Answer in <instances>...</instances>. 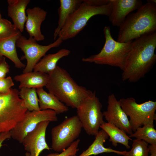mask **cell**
I'll return each instance as SVG.
<instances>
[{"mask_svg":"<svg viewBox=\"0 0 156 156\" xmlns=\"http://www.w3.org/2000/svg\"><path fill=\"white\" fill-rule=\"evenodd\" d=\"M156 32L133 40L122 70V80L135 82L143 78L156 62Z\"/></svg>","mask_w":156,"mask_h":156,"instance_id":"1","label":"cell"},{"mask_svg":"<svg viewBox=\"0 0 156 156\" xmlns=\"http://www.w3.org/2000/svg\"><path fill=\"white\" fill-rule=\"evenodd\" d=\"M49 75L46 87L49 92L68 107L76 109L93 93L78 84L66 70L58 65Z\"/></svg>","mask_w":156,"mask_h":156,"instance_id":"2","label":"cell"},{"mask_svg":"<svg viewBox=\"0 0 156 156\" xmlns=\"http://www.w3.org/2000/svg\"><path fill=\"white\" fill-rule=\"evenodd\" d=\"M156 31V0H147L136 12L127 16L119 27L116 41L128 42Z\"/></svg>","mask_w":156,"mask_h":156,"instance_id":"3","label":"cell"},{"mask_svg":"<svg viewBox=\"0 0 156 156\" xmlns=\"http://www.w3.org/2000/svg\"><path fill=\"white\" fill-rule=\"evenodd\" d=\"M111 11L109 0H83L69 17L58 36L63 40L72 38L83 29L92 17L98 15L109 17Z\"/></svg>","mask_w":156,"mask_h":156,"instance_id":"4","label":"cell"},{"mask_svg":"<svg viewBox=\"0 0 156 156\" xmlns=\"http://www.w3.org/2000/svg\"><path fill=\"white\" fill-rule=\"evenodd\" d=\"M103 32L105 42L100 51L97 54L83 58L82 60L85 62L116 67L122 70L133 41L121 42L115 40L112 36L109 26L105 27Z\"/></svg>","mask_w":156,"mask_h":156,"instance_id":"5","label":"cell"},{"mask_svg":"<svg viewBox=\"0 0 156 156\" xmlns=\"http://www.w3.org/2000/svg\"><path fill=\"white\" fill-rule=\"evenodd\" d=\"M19 92L12 88L7 93H0V133L10 131L23 119L27 111Z\"/></svg>","mask_w":156,"mask_h":156,"instance_id":"6","label":"cell"},{"mask_svg":"<svg viewBox=\"0 0 156 156\" xmlns=\"http://www.w3.org/2000/svg\"><path fill=\"white\" fill-rule=\"evenodd\" d=\"M118 101L128 117L133 131L139 127L148 124H153L156 119V102L151 100L142 103H137L133 97L122 98Z\"/></svg>","mask_w":156,"mask_h":156,"instance_id":"7","label":"cell"},{"mask_svg":"<svg viewBox=\"0 0 156 156\" xmlns=\"http://www.w3.org/2000/svg\"><path fill=\"white\" fill-rule=\"evenodd\" d=\"M102 105L93 92L91 95L83 101L77 108V117L82 128L87 134L95 136L104 122Z\"/></svg>","mask_w":156,"mask_h":156,"instance_id":"8","label":"cell"},{"mask_svg":"<svg viewBox=\"0 0 156 156\" xmlns=\"http://www.w3.org/2000/svg\"><path fill=\"white\" fill-rule=\"evenodd\" d=\"M82 129L77 115L66 118L51 130L52 149L56 152H62L77 140Z\"/></svg>","mask_w":156,"mask_h":156,"instance_id":"9","label":"cell"},{"mask_svg":"<svg viewBox=\"0 0 156 156\" xmlns=\"http://www.w3.org/2000/svg\"><path fill=\"white\" fill-rule=\"evenodd\" d=\"M60 37L53 42L47 45L38 44L33 38H28L21 35L17 39L16 47L20 49L24 53L21 60H26L27 64L23 73L32 72L36 64L46 53L51 49L59 47L63 42Z\"/></svg>","mask_w":156,"mask_h":156,"instance_id":"10","label":"cell"},{"mask_svg":"<svg viewBox=\"0 0 156 156\" xmlns=\"http://www.w3.org/2000/svg\"><path fill=\"white\" fill-rule=\"evenodd\" d=\"M57 114L51 109L32 111L27 110L23 119L10 131L11 137L22 143L26 136L43 121L55 122L58 120Z\"/></svg>","mask_w":156,"mask_h":156,"instance_id":"11","label":"cell"},{"mask_svg":"<svg viewBox=\"0 0 156 156\" xmlns=\"http://www.w3.org/2000/svg\"><path fill=\"white\" fill-rule=\"evenodd\" d=\"M50 122L45 121L40 122L23 139L22 143L25 150L30 153V156H39L44 150L51 149L45 138L47 129Z\"/></svg>","mask_w":156,"mask_h":156,"instance_id":"12","label":"cell"},{"mask_svg":"<svg viewBox=\"0 0 156 156\" xmlns=\"http://www.w3.org/2000/svg\"><path fill=\"white\" fill-rule=\"evenodd\" d=\"M107 110L103 112L107 122L117 127L126 134L133 133L128 117L122 109L114 94L108 97Z\"/></svg>","mask_w":156,"mask_h":156,"instance_id":"13","label":"cell"},{"mask_svg":"<svg viewBox=\"0 0 156 156\" xmlns=\"http://www.w3.org/2000/svg\"><path fill=\"white\" fill-rule=\"evenodd\" d=\"M111 11L109 20L112 25L119 27L127 16L142 5L140 0H109Z\"/></svg>","mask_w":156,"mask_h":156,"instance_id":"14","label":"cell"},{"mask_svg":"<svg viewBox=\"0 0 156 156\" xmlns=\"http://www.w3.org/2000/svg\"><path fill=\"white\" fill-rule=\"evenodd\" d=\"M26 13L25 29L29 37L33 38L37 41L43 40L45 38L41 32V26L46 18L47 12L39 7L35 6L27 9Z\"/></svg>","mask_w":156,"mask_h":156,"instance_id":"15","label":"cell"},{"mask_svg":"<svg viewBox=\"0 0 156 156\" xmlns=\"http://www.w3.org/2000/svg\"><path fill=\"white\" fill-rule=\"evenodd\" d=\"M30 1V0H7L8 16L21 33L24 31L27 19L26 7Z\"/></svg>","mask_w":156,"mask_h":156,"instance_id":"16","label":"cell"},{"mask_svg":"<svg viewBox=\"0 0 156 156\" xmlns=\"http://www.w3.org/2000/svg\"><path fill=\"white\" fill-rule=\"evenodd\" d=\"M49 78L48 74L39 72H27L15 76L14 79L19 82V88H43L47 85Z\"/></svg>","mask_w":156,"mask_h":156,"instance_id":"17","label":"cell"},{"mask_svg":"<svg viewBox=\"0 0 156 156\" xmlns=\"http://www.w3.org/2000/svg\"><path fill=\"white\" fill-rule=\"evenodd\" d=\"M19 31L7 38L0 40V57H5L10 60L16 68L21 69L26 65L19 59L16 50V41L21 35Z\"/></svg>","mask_w":156,"mask_h":156,"instance_id":"18","label":"cell"},{"mask_svg":"<svg viewBox=\"0 0 156 156\" xmlns=\"http://www.w3.org/2000/svg\"><path fill=\"white\" fill-rule=\"evenodd\" d=\"M36 89L40 110L51 109L57 114L63 113L69 110L68 107L53 94L47 92L43 88Z\"/></svg>","mask_w":156,"mask_h":156,"instance_id":"19","label":"cell"},{"mask_svg":"<svg viewBox=\"0 0 156 156\" xmlns=\"http://www.w3.org/2000/svg\"><path fill=\"white\" fill-rule=\"evenodd\" d=\"M94 140L88 148L78 156L96 155L104 153H113L124 156L127 152L126 151H120L110 148H106L104 143L109 137L107 134L103 129L99 130L95 136Z\"/></svg>","mask_w":156,"mask_h":156,"instance_id":"20","label":"cell"},{"mask_svg":"<svg viewBox=\"0 0 156 156\" xmlns=\"http://www.w3.org/2000/svg\"><path fill=\"white\" fill-rule=\"evenodd\" d=\"M70 53L69 50L62 49L56 53L45 55L36 64L33 70L49 75L55 69L58 61L68 55Z\"/></svg>","mask_w":156,"mask_h":156,"instance_id":"21","label":"cell"},{"mask_svg":"<svg viewBox=\"0 0 156 156\" xmlns=\"http://www.w3.org/2000/svg\"><path fill=\"white\" fill-rule=\"evenodd\" d=\"M83 0H60L58 10L59 20L58 25L53 34L55 40L60 31L65 25L70 16L77 9Z\"/></svg>","mask_w":156,"mask_h":156,"instance_id":"22","label":"cell"},{"mask_svg":"<svg viewBox=\"0 0 156 156\" xmlns=\"http://www.w3.org/2000/svg\"><path fill=\"white\" fill-rule=\"evenodd\" d=\"M100 128L103 130L109 137V141L113 146L116 147L119 143L125 146L127 149L130 148L129 141L132 139L119 128L115 125L105 121L102 124Z\"/></svg>","mask_w":156,"mask_h":156,"instance_id":"23","label":"cell"},{"mask_svg":"<svg viewBox=\"0 0 156 156\" xmlns=\"http://www.w3.org/2000/svg\"><path fill=\"white\" fill-rule=\"evenodd\" d=\"M19 93V97L23 101L27 110H40L36 89L22 88L20 89Z\"/></svg>","mask_w":156,"mask_h":156,"instance_id":"24","label":"cell"},{"mask_svg":"<svg viewBox=\"0 0 156 156\" xmlns=\"http://www.w3.org/2000/svg\"><path fill=\"white\" fill-rule=\"evenodd\" d=\"M153 124H148L138 128L129 135L130 138L143 140L148 144H156V130Z\"/></svg>","mask_w":156,"mask_h":156,"instance_id":"25","label":"cell"},{"mask_svg":"<svg viewBox=\"0 0 156 156\" xmlns=\"http://www.w3.org/2000/svg\"><path fill=\"white\" fill-rule=\"evenodd\" d=\"M133 142L131 150L127 151L124 156H148V143L143 140L136 139Z\"/></svg>","mask_w":156,"mask_h":156,"instance_id":"26","label":"cell"},{"mask_svg":"<svg viewBox=\"0 0 156 156\" xmlns=\"http://www.w3.org/2000/svg\"><path fill=\"white\" fill-rule=\"evenodd\" d=\"M19 31L14 25L7 19H0V40L10 37Z\"/></svg>","mask_w":156,"mask_h":156,"instance_id":"27","label":"cell"},{"mask_svg":"<svg viewBox=\"0 0 156 156\" xmlns=\"http://www.w3.org/2000/svg\"><path fill=\"white\" fill-rule=\"evenodd\" d=\"M79 139H77L68 148L62 152L51 153L43 156H68L76 154L79 151L78 148L80 142Z\"/></svg>","mask_w":156,"mask_h":156,"instance_id":"28","label":"cell"},{"mask_svg":"<svg viewBox=\"0 0 156 156\" xmlns=\"http://www.w3.org/2000/svg\"><path fill=\"white\" fill-rule=\"evenodd\" d=\"M14 85V82L10 76L0 79V93H8Z\"/></svg>","mask_w":156,"mask_h":156,"instance_id":"29","label":"cell"},{"mask_svg":"<svg viewBox=\"0 0 156 156\" xmlns=\"http://www.w3.org/2000/svg\"><path fill=\"white\" fill-rule=\"evenodd\" d=\"M9 66L6 61L5 57H0V79L5 77L9 71Z\"/></svg>","mask_w":156,"mask_h":156,"instance_id":"30","label":"cell"},{"mask_svg":"<svg viewBox=\"0 0 156 156\" xmlns=\"http://www.w3.org/2000/svg\"><path fill=\"white\" fill-rule=\"evenodd\" d=\"M11 137V134L10 131L0 133V148L3 145V142L5 140L10 139Z\"/></svg>","mask_w":156,"mask_h":156,"instance_id":"31","label":"cell"},{"mask_svg":"<svg viewBox=\"0 0 156 156\" xmlns=\"http://www.w3.org/2000/svg\"><path fill=\"white\" fill-rule=\"evenodd\" d=\"M150 156H156V144H151L148 146Z\"/></svg>","mask_w":156,"mask_h":156,"instance_id":"32","label":"cell"},{"mask_svg":"<svg viewBox=\"0 0 156 156\" xmlns=\"http://www.w3.org/2000/svg\"><path fill=\"white\" fill-rule=\"evenodd\" d=\"M25 156H30V154L29 153L26 152L25 153Z\"/></svg>","mask_w":156,"mask_h":156,"instance_id":"33","label":"cell"},{"mask_svg":"<svg viewBox=\"0 0 156 156\" xmlns=\"http://www.w3.org/2000/svg\"><path fill=\"white\" fill-rule=\"evenodd\" d=\"M77 156L76 155V154H74V155H69V156Z\"/></svg>","mask_w":156,"mask_h":156,"instance_id":"34","label":"cell"},{"mask_svg":"<svg viewBox=\"0 0 156 156\" xmlns=\"http://www.w3.org/2000/svg\"><path fill=\"white\" fill-rule=\"evenodd\" d=\"M1 18H2V16L0 11V19H1Z\"/></svg>","mask_w":156,"mask_h":156,"instance_id":"35","label":"cell"}]
</instances>
